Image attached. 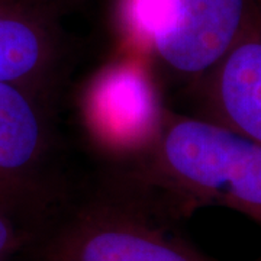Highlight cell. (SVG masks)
<instances>
[{"instance_id":"3","label":"cell","mask_w":261,"mask_h":261,"mask_svg":"<svg viewBox=\"0 0 261 261\" xmlns=\"http://www.w3.org/2000/svg\"><path fill=\"white\" fill-rule=\"evenodd\" d=\"M51 152L45 102L0 82V206L16 214L39 196Z\"/></svg>"},{"instance_id":"6","label":"cell","mask_w":261,"mask_h":261,"mask_svg":"<svg viewBox=\"0 0 261 261\" xmlns=\"http://www.w3.org/2000/svg\"><path fill=\"white\" fill-rule=\"evenodd\" d=\"M134 63L121 61L99 75L87 100L94 130L116 148L154 144L164 118L142 67Z\"/></svg>"},{"instance_id":"4","label":"cell","mask_w":261,"mask_h":261,"mask_svg":"<svg viewBox=\"0 0 261 261\" xmlns=\"http://www.w3.org/2000/svg\"><path fill=\"white\" fill-rule=\"evenodd\" d=\"M61 60V28L48 0H0V82L47 102Z\"/></svg>"},{"instance_id":"9","label":"cell","mask_w":261,"mask_h":261,"mask_svg":"<svg viewBox=\"0 0 261 261\" xmlns=\"http://www.w3.org/2000/svg\"><path fill=\"white\" fill-rule=\"evenodd\" d=\"M22 243V233L15 222V214L0 206V261H6Z\"/></svg>"},{"instance_id":"1","label":"cell","mask_w":261,"mask_h":261,"mask_svg":"<svg viewBox=\"0 0 261 261\" xmlns=\"http://www.w3.org/2000/svg\"><path fill=\"white\" fill-rule=\"evenodd\" d=\"M151 176L189 203L222 205L261 222V145L212 119L164 113Z\"/></svg>"},{"instance_id":"10","label":"cell","mask_w":261,"mask_h":261,"mask_svg":"<svg viewBox=\"0 0 261 261\" xmlns=\"http://www.w3.org/2000/svg\"><path fill=\"white\" fill-rule=\"evenodd\" d=\"M254 2H255V5L258 6V9L261 10V0H254Z\"/></svg>"},{"instance_id":"2","label":"cell","mask_w":261,"mask_h":261,"mask_svg":"<svg viewBox=\"0 0 261 261\" xmlns=\"http://www.w3.org/2000/svg\"><path fill=\"white\" fill-rule=\"evenodd\" d=\"M254 0H171L149 54L181 79L202 80L232 47Z\"/></svg>"},{"instance_id":"8","label":"cell","mask_w":261,"mask_h":261,"mask_svg":"<svg viewBox=\"0 0 261 261\" xmlns=\"http://www.w3.org/2000/svg\"><path fill=\"white\" fill-rule=\"evenodd\" d=\"M171 0H118L116 19L132 48L149 53L170 20Z\"/></svg>"},{"instance_id":"5","label":"cell","mask_w":261,"mask_h":261,"mask_svg":"<svg viewBox=\"0 0 261 261\" xmlns=\"http://www.w3.org/2000/svg\"><path fill=\"white\" fill-rule=\"evenodd\" d=\"M202 80L212 121L261 145V10L255 2L240 37Z\"/></svg>"},{"instance_id":"7","label":"cell","mask_w":261,"mask_h":261,"mask_svg":"<svg viewBox=\"0 0 261 261\" xmlns=\"http://www.w3.org/2000/svg\"><path fill=\"white\" fill-rule=\"evenodd\" d=\"M60 261H209L180 241L115 212H97L67 235Z\"/></svg>"}]
</instances>
